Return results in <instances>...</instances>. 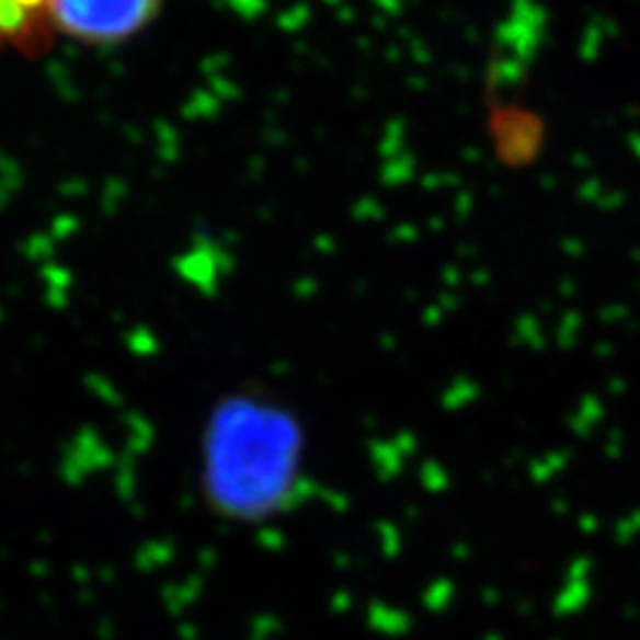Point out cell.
Wrapping results in <instances>:
<instances>
[{
  "instance_id": "obj_4",
  "label": "cell",
  "mask_w": 640,
  "mask_h": 640,
  "mask_svg": "<svg viewBox=\"0 0 640 640\" xmlns=\"http://www.w3.org/2000/svg\"><path fill=\"white\" fill-rule=\"evenodd\" d=\"M370 624H373L375 631H380L385 636H401V633L409 631V627H411V624L403 619V615L391 613V609H389V613L373 615Z\"/></svg>"
},
{
  "instance_id": "obj_2",
  "label": "cell",
  "mask_w": 640,
  "mask_h": 640,
  "mask_svg": "<svg viewBox=\"0 0 640 640\" xmlns=\"http://www.w3.org/2000/svg\"><path fill=\"white\" fill-rule=\"evenodd\" d=\"M162 0H41L36 46L62 32L85 43H119L148 26Z\"/></svg>"
},
{
  "instance_id": "obj_1",
  "label": "cell",
  "mask_w": 640,
  "mask_h": 640,
  "mask_svg": "<svg viewBox=\"0 0 640 640\" xmlns=\"http://www.w3.org/2000/svg\"><path fill=\"white\" fill-rule=\"evenodd\" d=\"M232 430L214 439V482L226 499L244 505L264 501L281 489L289 446H281L278 430L256 415L236 418Z\"/></svg>"
},
{
  "instance_id": "obj_3",
  "label": "cell",
  "mask_w": 640,
  "mask_h": 640,
  "mask_svg": "<svg viewBox=\"0 0 640 640\" xmlns=\"http://www.w3.org/2000/svg\"><path fill=\"white\" fill-rule=\"evenodd\" d=\"M41 0H0V41L36 48V14Z\"/></svg>"
}]
</instances>
